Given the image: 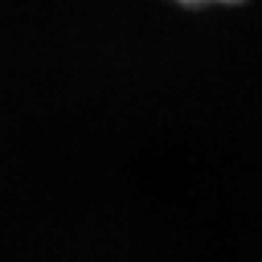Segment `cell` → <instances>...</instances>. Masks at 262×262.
Here are the masks:
<instances>
[{
	"label": "cell",
	"mask_w": 262,
	"mask_h": 262,
	"mask_svg": "<svg viewBox=\"0 0 262 262\" xmlns=\"http://www.w3.org/2000/svg\"><path fill=\"white\" fill-rule=\"evenodd\" d=\"M185 6H206V3H241V0H180Z\"/></svg>",
	"instance_id": "1"
}]
</instances>
